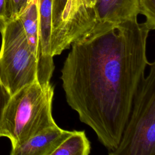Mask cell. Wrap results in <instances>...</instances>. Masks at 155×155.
<instances>
[{
  "label": "cell",
  "instance_id": "cell-2",
  "mask_svg": "<svg viewBox=\"0 0 155 155\" xmlns=\"http://www.w3.org/2000/svg\"><path fill=\"white\" fill-rule=\"evenodd\" d=\"M0 84L10 96L34 82H50L53 57H36L31 51L18 17L0 21Z\"/></svg>",
  "mask_w": 155,
  "mask_h": 155
},
{
  "label": "cell",
  "instance_id": "cell-11",
  "mask_svg": "<svg viewBox=\"0 0 155 155\" xmlns=\"http://www.w3.org/2000/svg\"><path fill=\"white\" fill-rule=\"evenodd\" d=\"M68 0H53L52 6V30L50 39V55L53 57L52 49L54 39L62 24V15Z\"/></svg>",
  "mask_w": 155,
  "mask_h": 155
},
{
  "label": "cell",
  "instance_id": "cell-12",
  "mask_svg": "<svg viewBox=\"0 0 155 155\" xmlns=\"http://www.w3.org/2000/svg\"><path fill=\"white\" fill-rule=\"evenodd\" d=\"M139 13L146 18L144 22L150 30L155 29V0H139Z\"/></svg>",
  "mask_w": 155,
  "mask_h": 155
},
{
  "label": "cell",
  "instance_id": "cell-4",
  "mask_svg": "<svg viewBox=\"0 0 155 155\" xmlns=\"http://www.w3.org/2000/svg\"><path fill=\"white\" fill-rule=\"evenodd\" d=\"M136 91L119 143L110 155L155 154V62Z\"/></svg>",
  "mask_w": 155,
  "mask_h": 155
},
{
  "label": "cell",
  "instance_id": "cell-8",
  "mask_svg": "<svg viewBox=\"0 0 155 155\" xmlns=\"http://www.w3.org/2000/svg\"><path fill=\"white\" fill-rule=\"evenodd\" d=\"M53 0H38L39 36L42 53L50 55L52 30Z\"/></svg>",
  "mask_w": 155,
  "mask_h": 155
},
{
  "label": "cell",
  "instance_id": "cell-10",
  "mask_svg": "<svg viewBox=\"0 0 155 155\" xmlns=\"http://www.w3.org/2000/svg\"><path fill=\"white\" fill-rule=\"evenodd\" d=\"M82 0H68L62 15V24L57 33L53 45V53H60L62 50L63 41L67 30L79 10L85 7Z\"/></svg>",
  "mask_w": 155,
  "mask_h": 155
},
{
  "label": "cell",
  "instance_id": "cell-1",
  "mask_svg": "<svg viewBox=\"0 0 155 155\" xmlns=\"http://www.w3.org/2000/svg\"><path fill=\"white\" fill-rule=\"evenodd\" d=\"M150 30L137 18L98 21L74 41L61 69L67 104L108 153L118 146L134 94L149 62Z\"/></svg>",
  "mask_w": 155,
  "mask_h": 155
},
{
  "label": "cell",
  "instance_id": "cell-13",
  "mask_svg": "<svg viewBox=\"0 0 155 155\" xmlns=\"http://www.w3.org/2000/svg\"><path fill=\"white\" fill-rule=\"evenodd\" d=\"M10 97V95L5 88L0 84V137H2L1 134V125L2 117L5 107Z\"/></svg>",
  "mask_w": 155,
  "mask_h": 155
},
{
  "label": "cell",
  "instance_id": "cell-3",
  "mask_svg": "<svg viewBox=\"0 0 155 155\" xmlns=\"http://www.w3.org/2000/svg\"><path fill=\"white\" fill-rule=\"evenodd\" d=\"M54 87L34 82L10 97L5 107L2 125V137L9 139L14 149L44 129L56 125L52 115Z\"/></svg>",
  "mask_w": 155,
  "mask_h": 155
},
{
  "label": "cell",
  "instance_id": "cell-7",
  "mask_svg": "<svg viewBox=\"0 0 155 155\" xmlns=\"http://www.w3.org/2000/svg\"><path fill=\"white\" fill-rule=\"evenodd\" d=\"M18 18L22 24L33 53L38 58L45 56L42 53L40 41L38 0H28Z\"/></svg>",
  "mask_w": 155,
  "mask_h": 155
},
{
  "label": "cell",
  "instance_id": "cell-6",
  "mask_svg": "<svg viewBox=\"0 0 155 155\" xmlns=\"http://www.w3.org/2000/svg\"><path fill=\"white\" fill-rule=\"evenodd\" d=\"M93 7L99 21L113 24L137 18L139 14V0H96Z\"/></svg>",
  "mask_w": 155,
  "mask_h": 155
},
{
  "label": "cell",
  "instance_id": "cell-15",
  "mask_svg": "<svg viewBox=\"0 0 155 155\" xmlns=\"http://www.w3.org/2000/svg\"><path fill=\"white\" fill-rule=\"evenodd\" d=\"M28 0H12V18H16L23 10Z\"/></svg>",
  "mask_w": 155,
  "mask_h": 155
},
{
  "label": "cell",
  "instance_id": "cell-14",
  "mask_svg": "<svg viewBox=\"0 0 155 155\" xmlns=\"http://www.w3.org/2000/svg\"><path fill=\"white\" fill-rule=\"evenodd\" d=\"M12 18V0H0V21Z\"/></svg>",
  "mask_w": 155,
  "mask_h": 155
},
{
  "label": "cell",
  "instance_id": "cell-16",
  "mask_svg": "<svg viewBox=\"0 0 155 155\" xmlns=\"http://www.w3.org/2000/svg\"><path fill=\"white\" fill-rule=\"evenodd\" d=\"M96 0H82L84 6L87 7H93Z\"/></svg>",
  "mask_w": 155,
  "mask_h": 155
},
{
  "label": "cell",
  "instance_id": "cell-9",
  "mask_svg": "<svg viewBox=\"0 0 155 155\" xmlns=\"http://www.w3.org/2000/svg\"><path fill=\"white\" fill-rule=\"evenodd\" d=\"M91 151L90 142L84 131H72L51 155H88Z\"/></svg>",
  "mask_w": 155,
  "mask_h": 155
},
{
  "label": "cell",
  "instance_id": "cell-5",
  "mask_svg": "<svg viewBox=\"0 0 155 155\" xmlns=\"http://www.w3.org/2000/svg\"><path fill=\"white\" fill-rule=\"evenodd\" d=\"M57 124L47 127L30 137L18 147L11 150V155H51L59 145L71 133Z\"/></svg>",
  "mask_w": 155,
  "mask_h": 155
}]
</instances>
